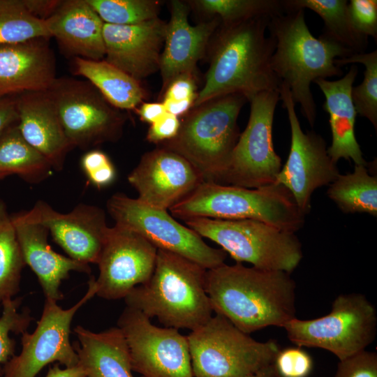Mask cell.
<instances>
[{
  "mask_svg": "<svg viewBox=\"0 0 377 377\" xmlns=\"http://www.w3.org/2000/svg\"><path fill=\"white\" fill-rule=\"evenodd\" d=\"M284 13L308 8L317 13L324 22L320 36L330 40L350 50L363 53L368 45V38L353 27L346 0H283Z\"/></svg>",
  "mask_w": 377,
  "mask_h": 377,
  "instance_id": "obj_28",
  "label": "cell"
},
{
  "mask_svg": "<svg viewBox=\"0 0 377 377\" xmlns=\"http://www.w3.org/2000/svg\"><path fill=\"white\" fill-rule=\"evenodd\" d=\"M184 223L200 237L219 244L236 263L291 273L303 258L295 233L260 221L195 217Z\"/></svg>",
  "mask_w": 377,
  "mask_h": 377,
  "instance_id": "obj_8",
  "label": "cell"
},
{
  "mask_svg": "<svg viewBox=\"0 0 377 377\" xmlns=\"http://www.w3.org/2000/svg\"><path fill=\"white\" fill-rule=\"evenodd\" d=\"M333 377H377V354L364 350L339 360Z\"/></svg>",
  "mask_w": 377,
  "mask_h": 377,
  "instance_id": "obj_40",
  "label": "cell"
},
{
  "mask_svg": "<svg viewBox=\"0 0 377 377\" xmlns=\"http://www.w3.org/2000/svg\"><path fill=\"white\" fill-rule=\"evenodd\" d=\"M358 73L356 65H352L341 79L314 81L325 96L323 110L329 114L332 144L327 153L335 163L340 158L352 160L355 165L367 166L355 135L357 112L352 100L353 84Z\"/></svg>",
  "mask_w": 377,
  "mask_h": 377,
  "instance_id": "obj_25",
  "label": "cell"
},
{
  "mask_svg": "<svg viewBox=\"0 0 377 377\" xmlns=\"http://www.w3.org/2000/svg\"><path fill=\"white\" fill-rule=\"evenodd\" d=\"M7 177V175L0 173V180L3 179L4 177Z\"/></svg>",
  "mask_w": 377,
  "mask_h": 377,
  "instance_id": "obj_50",
  "label": "cell"
},
{
  "mask_svg": "<svg viewBox=\"0 0 377 377\" xmlns=\"http://www.w3.org/2000/svg\"><path fill=\"white\" fill-rule=\"evenodd\" d=\"M272 364L281 377H308L313 367L311 356L300 346L280 348Z\"/></svg>",
  "mask_w": 377,
  "mask_h": 377,
  "instance_id": "obj_37",
  "label": "cell"
},
{
  "mask_svg": "<svg viewBox=\"0 0 377 377\" xmlns=\"http://www.w3.org/2000/svg\"><path fill=\"white\" fill-rule=\"evenodd\" d=\"M91 276L88 290L74 306L63 309L57 302L46 299L41 317L31 334H22V350L3 367V377H35L46 365L58 362L67 368L78 364V356L70 343L71 325L77 311L96 293Z\"/></svg>",
  "mask_w": 377,
  "mask_h": 377,
  "instance_id": "obj_13",
  "label": "cell"
},
{
  "mask_svg": "<svg viewBox=\"0 0 377 377\" xmlns=\"http://www.w3.org/2000/svg\"><path fill=\"white\" fill-rule=\"evenodd\" d=\"M45 377H86L84 370L77 364L62 369L58 365L50 368Z\"/></svg>",
  "mask_w": 377,
  "mask_h": 377,
  "instance_id": "obj_47",
  "label": "cell"
},
{
  "mask_svg": "<svg viewBox=\"0 0 377 377\" xmlns=\"http://www.w3.org/2000/svg\"><path fill=\"white\" fill-rule=\"evenodd\" d=\"M348 13L355 29L367 38L377 39V1L350 0Z\"/></svg>",
  "mask_w": 377,
  "mask_h": 377,
  "instance_id": "obj_39",
  "label": "cell"
},
{
  "mask_svg": "<svg viewBox=\"0 0 377 377\" xmlns=\"http://www.w3.org/2000/svg\"><path fill=\"white\" fill-rule=\"evenodd\" d=\"M22 1L33 15L45 20L55 11L61 1L22 0Z\"/></svg>",
  "mask_w": 377,
  "mask_h": 377,
  "instance_id": "obj_44",
  "label": "cell"
},
{
  "mask_svg": "<svg viewBox=\"0 0 377 377\" xmlns=\"http://www.w3.org/2000/svg\"><path fill=\"white\" fill-rule=\"evenodd\" d=\"M77 75L84 77L114 108L133 110L142 103L145 91L140 82L107 62L75 57Z\"/></svg>",
  "mask_w": 377,
  "mask_h": 377,
  "instance_id": "obj_27",
  "label": "cell"
},
{
  "mask_svg": "<svg viewBox=\"0 0 377 377\" xmlns=\"http://www.w3.org/2000/svg\"><path fill=\"white\" fill-rule=\"evenodd\" d=\"M169 210L183 221L195 217L253 219L293 233L303 227L306 216L290 191L276 183L249 188L202 182Z\"/></svg>",
  "mask_w": 377,
  "mask_h": 377,
  "instance_id": "obj_5",
  "label": "cell"
},
{
  "mask_svg": "<svg viewBox=\"0 0 377 377\" xmlns=\"http://www.w3.org/2000/svg\"><path fill=\"white\" fill-rule=\"evenodd\" d=\"M127 179L140 202L166 210L203 182L188 161L162 147L144 154Z\"/></svg>",
  "mask_w": 377,
  "mask_h": 377,
  "instance_id": "obj_18",
  "label": "cell"
},
{
  "mask_svg": "<svg viewBox=\"0 0 377 377\" xmlns=\"http://www.w3.org/2000/svg\"><path fill=\"white\" fill-rule=\"evenodd\" d=\"M105 24L130 25L154 18L161 8L154 0H87Z\"/></svg>",
  "mask_w": 377,
  "mask_h": 377,
  "instance_id": "obj_35",
  "label": "cell"
},
{
  "mask_svg": "<svg viewBox=\"0 0 377 377\" xmlns=\"http://www.w3.org/2000/svg\"><path fill=\"white\" fill-rule=\"evenodd\" d=\"M362 64L365 66L364 79L357 86L353 87L352 100L357 112L367 118L377 129V51L353 54L334 60V64L341 66L352 64Z\"/></svg>",
  "mask_w": 377,
  "mask_h": 377,
  "instance_id": "obj_34",
  "label": "cell"
},
{
  "mask_svg": "<svg viewBox=\"0 0 377 377\" xmlns=\"http://www.w3.org/2000/svg\"><path fill=\"white\" fill-rule=\"evenodd\" d=\"M15 101L17 126L22 137L46 158L53 169L61 170L73 147L50 96L46 91L26 92Z\"/></svg>",
  "mask_w": 377,
  "mask_h": 377,
  "instance_id": "obj_23",
  "label": "cell"
},
{
  "mask_svg": "<svg viewBox=\"0 0 377 377\" xmlns=\"http://www.w3.org/2000/svg\"><path fill=\"white\" fill-rule=\"evenodd\" d=\"M180 122L177 117L166 112L159 119L151 124L146 138L148 142L155 144L171 140L177 134Z\"/></svg>",
  "mask_w": 377,
  "mask_h": 377,
  "instance_id": "obj_41",
  "label": "cell"
},
{
  "mask_svg": "<svg viewBox=\"0 0 377 377\" xmlns=\"http://www.w3.org/2000/svg\"><path fill=\"white\" fill-rule=\"evenodd\" d=\"M21 298H11L2 302L3 310L0 317V368L13 355L15 350V341L10 337L26 332L32 320L30 312L24 309L21 312L19 308Z\"/></svg>",
  "mask_w": 377,
  "mask_h": 377,
  "instance_id": "obj_36",
  "label": "cell"
},
{
  "mask_svg": "<svg viewBox=\"0 0 377 377\" xmlns=\"http://www.w3.org/2000/svg\"><path fill=\"white\" fill-rule=\"evenodd\" d=\"M247 101L243 94L234 93L193 107L176 136L162 142V147L184 157L203 182L221 184L241 133L237 118Z\"/></svg>",
  "mask_w": 377,
  "mask_h": 377,
  "instance_id": "obj_6",
  "label": "cell"
},
{
  "mask_svg": "<svg viewBox=\"0 0 377 377\" xmlns=\"http://www.w3.org/2000/svg\"><path fill=\"white\" fill-rule=\"evenodd\" d=\"M20 213L27 220L44 226L71 258L97 263L109 228L101 207L80 204L68 213H61L38 200L30 210Z\"/></svg>",
  "mask_w": 377,
  "mask_h": 377,
  "instance_id": "obj_17",
  "label": "cell"
},
{
  "mask_svg": "<svg viewBox=\"0 0 377 377\" xmlns=\"http://www.w3.org/2000/svg\"><path fill=\"white\" fill-rule=\"evenodd\" d=\"M117 327L128 346L132 370L142 377H193L186 336L160 327L138 309L126 306Z\"/></svg>",
  "mask_w": 377,
  "mask_h": 377,
  "instance_id": "obj_14",
  "label": "cell"
},
{
  "mask_svg": "<svg viewBox=\"0 0 377 377\" xmlns=\"http://www.w3.org/2000/svg\"><path fill=\"white\" fill-rule=\"evenodd\" d=\"M47 39L0 45V96L50 89L57 77Z\"/></svg>",
  "mask_w": 377,
  "mask_h": 377,
  "instance_id": "obj_21",
  "label": "cell"
},
{
  "mask_svg": "<svg viewBox=\"0 0 377 377\" xmlns=\"http://www.w3.org/2000/svg\"><path fill=\"white\" fill-rule=\"evenodd\" d=\"M17 123L16 101L7 96H0V138Z\"/></svg>",
  "mask_w": 377,
  "mask_h": 377,
  "instance_id": "obj_43",
  "label": "cell"
},
{
  "mask_svg": "<svg viewBox=\"0 0 377 377\" xmlns=\"http://www.w3.org/2000/svg\"><path fill=\"white\" fill-rule=\"evenodd\" d=\"M74 332L80 342L75 349L77 364L86 377H134L128 346L119 327L96 333L78 325Z\"/></svg>",
  "mask_w": 377,
  "mask_h": 377,
  "instance_id": "obj_26",
  "label": "cell"
},
{
  "mask_svg": "<svg viewBox=\"0 0 377 377\" xmlns=\"http://www.w3.org/2000/svg\"><path fill=\"white\" fill-rule=\"evenodd\" d=\"M269 17L220 24L212 38L210 62L193 107L214 98L239 93L247 100L281 85L271 68L275 41L266 36Z\"/></svg>",
  "mask_w": 377,
  "mask_h": 377,
  "instance_id": "obj_2",
  "label": "cell"
},
{
  "mask_svg": "<svg viewBox=\"0 0 377 377\" xmlns=\"http://www.w3.org/2000/svg\"><path fill=\"white\" fill-rule=\"evenodd\" d=\"M136 112L143 121L151 124L159 119L166 110L163 103H142Z\"/></svg>",
  "mask_w": 377,
  "mask_h": 377,
  "instance_id": "obj_45",
  "label": "cell"
},
{
  "mask_svg": "<svg viewBox=\"0 0 377 377\" xmlns=\"http://www.w3.org/2000/svg\"><path fill=\"white\" fill-rule=\"evenodd\" d=\"M276 90L263 91L249 98L250 114L240 133L221 184L256 188L275 183L281 169V158L272 140Z\"/></svg>",
  "mask_w": 377,
  "mask_h": 377,
  "instance_id": "obj_12",
  "label": "cell"
},
{
  "mask_svg": "<svg viewBox=\"0 0 377 377\" xmlns=\"http://www.w3.org/2000/svg\"><path fill=\"white\" fill-rule=\"evenodd\" d=\"M166 25L159 17L130 25L104 23V59L140 82L159 71Z\"/></svg>",
  "mask_w": 377,
  "mask_h": 377,
  "instance_id": "obj_19",
  "label": "cell"
},
{
  "mask_svg": "<svg viewBox=\"0 0 377 377\" xmlns=\"http://www.w3.org/2000/svg\"><path fill=\"white\" fill-rule=\"evenodd\" d=\"M207 270L186 258L158 249L151 276L124 298L126 306L156 317L165 327L193 331L214 312L205 290Z\"/></svg>",
  "mask_w": 377,
  "mask_h": 377,
  "instance_id": "obj_4",
  "label": "cell"
},
{
  "mask_svg": "<svg viewBox=\"0 0 377 377\" xmlns=\"http://www.w3.org/2000/svg\"><path fill=\"white\" fill-rule=\"evenodd\" d=\"M50 37L45 21L33 15L22 0H0V45Z\"/></svg>",
  "mask_w": 377,
  "mask_h": 377,
  "instance_id": "obj_32",
  "label": "cell"
},
{
  "mask_svg": "<svg viewBox=\"0 0 377 377\" xmlns=\"http://www.w3.org/2000/svg\"><path fill=\"white\" fill-rule=\"evenodd\" d=\"M269 377H281L276 373V371H275L274 368L273 364H272Z\"/></svg>",
  "mask_w": 377,
  "mask_h": 377,
  "instance_id": "obj_49",
  "label": "cell"
},
{
  "mask_svg": "<svg viewBox=\"0 0 377 377\" xmlns=\"http://www.w3.org/2000/svg\"><path fill=\"white\" fill-rule=\"evenodd\" d=\"M195 74L182 75L174 80L164 92L163 99L182 101L196 98Z\"/></svg>",
  "mask_w": 377,
  "mask_h": 377,
  "instance_id": "obj_42",
  "label": "cell"
},
{
  "mask_svg": "<svg viewBox=\"0 0 377 377\" xmlns=\"http://www.w3.org/2000/svg\"><path fill=\"white\" fill-rule=\"evenodd\" d=\"M25 265L11 216L0 200V302L13 298L20 291Z\"/></svg>",
  "mask_w": 377,
  "mask_h": 377,
  "instance_id": "obj_31",
  "label": "cell"
},
{
  "mask_svg": "<svg viewBox=\"0 0 377 377\" xmlns=\"http://www.w3.org/2000/svg\"><path fill=\"white\" fill-rule=\"evenodd\" d=\"M189 10L188 3L184 1L174 0L170 3V17L159 68L163 91L178 77L194 73L198 61L221 24L220 20L214 17L193 26L188 20Z\"/></svg>",
  "mask_w": 377,
  "mask_h": 377,
  "instance_id": "obj_20",
  "label": "cell"
},
{
  "mask_svg": "<svg viewBox=\"0 0 377 377\" xmlns=\"http://www.w3.org/2000/svg\"><path fill=\"white\" fill-rule=\"evenodd\" d=\"M198 11L218 17L221 24L269 17L284 13L279 0H195L188 2Z\"/></svg>",
  "mask_w": 377,
  "mask_h": 377,
  "instance_id": "obj_33",
  "label": "cell"
},
{
  "mask_svg": "<svg viewBox=\"0 0 377 377\" xmlns=\"http://www.w3.org/2000/svg\"><path fill=\"white\" fill-rule=\"evenodd\" d=\"M80 166L88 181L97 188L108 186L116 178L114 165L101 150L87 151L81 158Z\"/></svg>",
  "mask_w": 377,
  "mask_h": 377,
  "instance_id": "obj_38",
  "label": "cell"
},
{
  "mask_svg": "<svg viewBox=\"0 0 377 377\" xmlns=\"http://www.w3.org/2000/svg\"><path fill=\"white\" fill-rule=\"evenodd\" d=\"M279 91L288 117L291 142L287 161L281 167L275 183L290 191L299 208L306 215L311 210L314 191L332 184L340 173L337 163L328 155L324 138L314 131H302L288 87L281 83Z\"/></svg>",
  "mask_w": 377,
  "mask_h": 377,
  "instance_id": "obj_15",
  "label": "cell"
},
{
  "mask_svg": "<svg viewBox=\"0 0 377 377\" xmlns=\"http://www.w3.org/2000/svg\"><path fill=\"white\" fill-rule=\"evenodd\" d=\"M296 284L290 273L225 263L207 269L205 290L214 312L246 334L283 327L296 318Z\"/></svg>",
  "mask_w": 377,
  "mask_h": 377,
  "instance_id": "obj_1",
  "label": "cell"
},
{
  "mask_svg": "<svg viewBox=\"0 0 377 377\" xmlns=\"http://www.w3.org/2000/svg\"><path fill=\"white\" fill-rule=\"evenodd\" d=\"M25 265L37 276L46 299L56 302L64 298L60 286L69 272L89 274V264L55 252L47 242L48 230L27 220L21 213L11 216Z\"/></svg>",
  "mask_w": 377,
  "mask_h": 377,
  "instance_id": "obj_22",
  "label": "cell"
},
{
  "mask_svg": "<svg viewBox=\"0 0 377 377\" xmlns=\"http://www.w3.org/2000/svg\"><path fill=\"white\" fill-rule=\"evenodd\" d=\"M157 251L137 232L117 224L109 227L96 263V295L106 300L124 298L150 278Z\"/></svg>",
  "mask_w": 377,
  "mask_h": 377,
  "instance_id": "obj_16",
  "label": "cell"
},
{
  "mask_svg": "<svg viewBox=\"0 0 377 377\" xmlns=\"http://www.w3.org/2000/svg\"><path fill=\"white\" fill-rule=\"evenodd\" d=\"M267 30L275 41L272 70L280 84L288 87L293 101L300 104L302 115L313 126L316 106L311 84L318 79L341 76L343 71L334 64V60L353 53L330 40L312 35L304 10L271 17Z\"/></svg>",
  "mask_w": 377,
  "mask_h": 377,
  "instance_id": "obj_3",
  "label": "cell"
},
{
  "mask_svg": "<svg viewBox=\"0 0 377 377\" xmlns=\"http://www.w3.org/2000/svg\"><path fill=\"white\" fill-rule=\"evenodd\" d=\"M187 337L193 377H250L272 364L274 340L258 341L216 314Z\"/></svg>",
  "mask_w": 377,
  "mask_h": 377,
  "instance_id": "obj_7",
  "label": "cell"
},
{
  "mask_svg": "<svg viewBox=\"0 0 377 377\" xmlns=\"http://www.w3.org/2000/svg\"><path fill=\"white\" fill-rule=\"evenodd\" d=\"M52 170L46 158L24 140L17 124L0 138V173L17 175L35 184L46 179Z\"/></svg>",
  "mask_w": 377,
  "mask_h": 377,
  "instance_id": "obj_29",
  "label": "cell"
},
{
  "mask_svg": "<svg viewBox=\"0 0 377 377\" xmlns=\"http://www.w3.org/2000/svg\"><path fill=\"white\" fill-rule=\"evenodd\" d=\"M44 21L65 52L74 58L104 59V22L87 0L61 1Z\"/></svg>",
  "mask_w": 377,
  "mask_h": 377,
  "instance_id": "obj_24",
  "label": "cell"
},
{
  "mask_svg": "<svg viewBox=\"0 0 377 377\" xmlns=\"http://www.w3.org/2000/svg\"><path fill=\"white\" fill-rule=\"evenodd\" d=\"M195 98H191L182 101H173L163 99L162 102L167 112L176 117L183 115L188 112L191 107H193Z\"/></svg>",
  "mask_w": 377,
  "mask_h": 377,
  "instance_id": "obj_46",
  "label": "cell"
},
{
  "mask_svg": "<svg viewBox=\"0 0 377 377\" xmlns=\"http://www.w3.org/2000/svg\"><path fill=\"white\" fill-rule=\"evenodd\" d=\"M272 364L250 377H269Z\"/></svg>",
  "mask_w": 377,
  "mask_h": 377,
  "instance_id": "obj_48",
  "label": "cell"
},
{
  "mask_svg": "<svg viewBox=\"0 0 377 377\" xmlns=\"http://www.w3.org/2000/svg\"><path fill=\"white\" fill-rule=\"evenodd\" d=\"M327 193L344 213L377 216V177L371 175L367 166L355 165L352 173L340 174Z\"/></svg>",
  "mask_w": 377,
  "mask_h": 377,
  "instance_id": "obj_30",
  "label": "cell"
},
{
  "mask_svg": "<svg viewBox=\"0 0 377 377\" xmlns=\"http://www.w3.org/2000/svg\"><path fill=\"white\" fill-rule=\"evenodd\" d=\"M73 148L115 142L126 117L87 80L60 77L46 91Z\"/></svg>",
  "mask_w": 377,
  "mask_h": 377,
  "instance_id": "obj_10",
  "label": "cell"
},
{
  "mask_svg": "<svg viewBox=\"0 0 377 377\" xmlns=\"http://www.w3.org/2000/svg\"><path fill=\"white\" fill-rule=\"evenodd\" d=\"M115 224L140 234L158 249L186 258L206 269L225 263L227 253L213 248L190 228L179 223L166 209L150 207L138 198L115 193L107 202Z\"/></svg>",
  "mask_w": 377,
  "mask_h": 377,
  "instance_id": "obj_11",
  "label": "cell"
},
{
  "mask_svg": "<svg viewBox=\"0 0 377 377\" xmlns=\"http://www.w3.org/2000/svg\"><path fill=\"white\" fill-rule=\"evenodd\" d=\"M377 313L362 294H341L330 312L311 320L295 318L283 328L297 346L318 348L333 353L339 360L364 350L374 340Z\"/></svg>",
  "mask_w": 377,
  "mask_h": 377,
  "instance_id": "obj_9",
  "label": "cell"
}]
</instances>
